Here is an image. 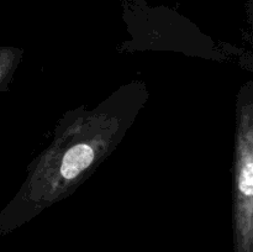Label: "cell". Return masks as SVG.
<instances>
[{
	"label": "cell",
	"instance_id": "obj_1",
	"mask_svg": "<svg viewBox=\"0 0 253 252\" xmlns=\"http://www.w3.org/2000/svg\"><path fill=\"white\" fill-rule=\"evenodd\" d=\"M94 160V151L88 145H77L69 148L64 155L61 165V174L66 179H73L79 173L91 165Z\"/></svg>",
	"mask_w": 253,
	"mask_h": 252
},
{
	"label": "cell",
	"instance_id": "obj_2",
	"mask_svg": "<svg viewBox=\"0 0 253 252\" xmlns=\"http://www.w3.org/2000/svg\"><path fill=\"white\" fill-rule=\"evenodd\" d=\"M253 166L251 156H247V158L244 162V167L241 169L240 174V190L244 193L246 197H251L253 193Z\"/></svg>",
	"mask_w": 253,
	"mask_h": 252
}]
</instances>
